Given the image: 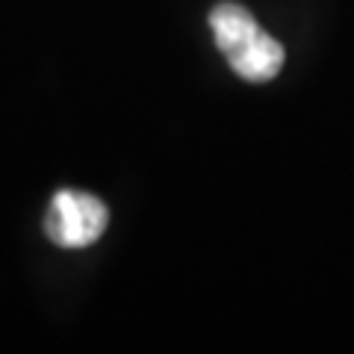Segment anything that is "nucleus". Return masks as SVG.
<instances>
[{
    "mask_svg": "<svg viewBox=\"0 0 354 354\" xmlns=\"http://www.w3.org/2000/svg\"><path fill=\"white\" fill-rule=\"evenodd\" d=\"M106 225L109 213L101 198L77 189H62L53 195L50 209L44 216V234L59 248H88L101 239Z\"/></svg>",
    "mask_w": 354,
    "mask_h": 354,
    "instance_id": "obj_2",
    "label": "nucleus"
},
{
    "mask_svg": "<svg viewBox=\"0 0 354 354\" xmlns=\"http://www.w3.org/2000/svg\"><path fill=\"white\" fill-rule=\"evenodd\" d=\"M209 27L218 50L227 57L242 80L266 83L283 68V48L266 32L254 15L239 3H218L209 12Z\"/></svg>",
    "mask_w": 354,
    "mask_h": 354,
    "instance_id": "obj_1",
    "label": "nucleus"
}]
</instances>
